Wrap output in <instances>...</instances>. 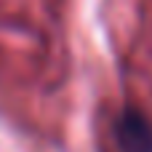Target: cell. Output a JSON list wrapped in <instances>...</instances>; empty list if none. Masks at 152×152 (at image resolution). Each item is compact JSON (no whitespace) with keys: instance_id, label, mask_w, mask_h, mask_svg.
I'll list each match as a JSON object with an SVG mask.
<instances>
[{"instance_id":"cell-1","label":"cell","mask_w":152,"mask_h":152,"mask_svg":"<svg viewBox=\"0 0 152 152\" xmlns=\"http://www.w3.org/2000/svg\"><path fill=\"white\" fill-rule=\"evenodd\" d=\"M115 139L123 152H152V123L144 112L126 110L115 123Z\"/></svg>"}]
</instances>
